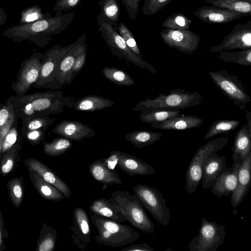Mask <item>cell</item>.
Here are the masks:
<instances>
[{
    "mask_svg": "<svg viewBox=\"0 0 251 251\" xmlns=\"http://www.w3.org/2000/svg\"><path fill=\"white\" fill-rule=\"evenodd\" d=\"M63 95L60 91H48L23 96L15 100V111L25 121L62 112L67 104Z\"/></svg>",
    "mask_w": 251,
    "mask_h": 251,
    "instance_id": "1",
    "label": "cell"
},
{
    "mask_svg": "<svg viewBox=\"0 0 251 251\" xmlns=\"http://www.w3.org/2000/svg\"><path fill=\"white\" fill-rule=\"evenodd\" d=\"M90 220L97 229L94 239L99 244L117 248L133 243L140 236L130 226L108 218L93 214Z\"/></svg>",
    "mask_w": 251,
    "mask_h": 251,
    "instance_id": "2",
    "label": "cell"
},
{
    "mask_svg": "<svg viewBox=\"0 0 251 251\" xmlns=\"http://www.w3.org/2000/svg\"><path fill=\"white\" fill-rule=\"evenodd\" d=\"M110 200L112 205L132 226L148 234H152L154 231V224L135 194L131 195L126 191L116 190L112 193Z\"/></svg>",
    "mask_w": 251,
    "mask_h": 251,
    "instance_id": "3",
    "label": "cell"
},
{
    "mask_svg": "<svg viewBox=\"0 0 251 251\" xmlns=\"http://www.w3.org/2000/svg\"><path fill=\"white\" fill-rule=\"evenodd\" d=\"M204 97L199 92H190L178 88L164 95L159 93L154 99L148 97L146 100L139 101L133 109L139 112L147 109H164L179 110L197 106L204 101Z\"/></svg>",
    "mask_w": 251,
    "mask_h": 251,
    "instance_id": "4",
    "label": "cell"
},
{
    "mask_svg": "<svg viewBox=\"0 0 251 251\" xmlns=\"http://www.w3.org/2000/svg\"><path fill=\"white\" fill-rule=\"evenodd\" d=\"M226 137L222 136L208 141L197 150L192 158L186 174V189L191 195L196 191L202 177L204 163L212 153L222 150L228 143Z\"/></svg>",
    "mask_w": 251,
    "mask_h": 251,
    "instance_id": "5",
    "label": "cell"
},
{
    "mask_svg": "<svg viewBox=\"0 0 251 251\" xmlns=\"http://www.w3.org/2000/svg\"><path fill=\"white\" fill-rule=\"evenodd\" d=\"M133 190L154 219L160 225L167 226L171 219L170 210L162 194L154 188L141 184H136Z\"/></svg>",
    "mask_w": 251,
    "mask_h": 251,
    "instance_id": "6",
    "label": "cell"
},
{
    "mask_svg": "<svg viewBox=\"0 0 251 251\" xmlns=\"http://www.w3.org/2000/svg\"><path fill=\"white\" fill-rule=\"evenodd\" d=\"M208 74L218 89L232 100L240 110L247 107V104L251 100L236 75H230L224 70L209 71Z\"/></svg>",
    "mask_w": 251,
    "mask_h": 251,
    "instance_id": "7",
    "label": "cell"
},
{
    "mask_svg": "<svg viewBox=\"0 0 251 251\" xmlns=\"http://www.w3.org/2000/svg\"><path fill=\"white\" fill-rule=\"evenodd\" d=\"M225 227L202 218L198 234L188 246L190 251H216L224 241Z\"/></svg>",
    "mask_w": 251,
    "mask_h": 251,
    "instance_id": "8",
    "label": "cell"
},
{
    "mask_svg": "<svg viewBox=\"0 0 251 251\" xmlns=\"http://www.w3.org/2000/svg\"><path fill=\"white\" fill-rule=\"evenodd\" d=\"M101 31L102 35L113 55L117 56L119 59H125L135 66L147 69L151 73L156 72L151 64L138 57L129 49L123 38L111 25L103 23Z\"/></svg>",
    "mask_w": 251,
    "mask_h": 251,
    "instance_id": "9",
    "label": "cell"
},
{
    "mask_svg": "<svg viewBox=\"0 0 251 251\" xmlns=\"http://www.w3.org/2000/svg\"><path fill=\"white\" fill-rule=\"evenodd\" d=\"M160 35L167 46L187 54H192L200 41V36L189 29L165 28L160 32Z\"/></svg>",
    "mask_w": 251,
    "mask_h": 251,
    "instance_id": "10",
    "label": "cell"
},
{
    "mask_svg": "<svg viewBox=\"0 0 251 251\" xmlns=\"http://www.w3.org/2000/svg\"><path fill=\"white\" fill-rule=\"evenodd\" d=\"M86 47L87 45L85 43L84 35L71 44L70 49L60 60L56 76L44 87L59 89L64 85L70 84L71 72L75 60Z\"/></svg>",
    "mask_w": 251,
    "mask_h": 251,
    "instance_id": "11",
    "label": "cell"
},
{
    "mask_svg": "<svg viewBox=\"0 0 251 251\" xmlns=\"http://www.w3.org/2000/svg\"><path fill=\"white\" fill-rule=\"evenodd\" d=\"M249 49H251V20L237 23L220 44L211 47L210 50L212 52H218Z\"/></svg>",
    "mask_w": 251,
    "mask_h": 251,
    "instance_id": "12",
    "label": "cell"
},
{
    "mask_svg": "<svg viewBox=\"0 0 251 251\" xmlns=\"http://www.w3.org/2000/svg\"><path fill=\"white\" fill-rule=\"evenodd\" d=\"M70 47L71 45L65 47L57 45L45 52L42 59L40 75L35 82L37 85L44 87L53 80L57 74L60 60Z\"/></svg>",
    "mask_w": 251,
    "mask_h": 251,
    "instance_id": "13",
    "label": "cell"
},
{
    "mask_svg": "<svg viewBox=\"0 0 251 251\" xmlns=\"http://www.w3.org/2000/svg\"><path fill=\"white\" fill-rule=\"evenodd\" d=\"M232 156L233 162L231 167L226 168L210 187L212 193L218 198L229 196L236 187L238 173L242 159L238 154L232 153Z\"/></svg>",
    "mask_w": 251,
    "mask_h": 251,
    "instance_id": "14",
    "label": "cell"
},
{
    "mask_svg": "<svg viewBox=\"0 0 251 251\" xmlns=\"http://www.w3.org/2000/svg\"><path fill=\"white\" fill-rule=\"evenodd\" d=\"M89 216L85 210L77 207L73 212V220L70 230L73 244L83 251L91 241V229Z\"/></svg>",
    "mask_w": 251,
    "mask_h": 251,
    "instance_id": "15",
    "label": "cell"
},
{
    "mask_svg": "<svg viewBox=\"0 0 251 251\" xmlns=\"http://www.w3.org/2000/svg\"><path fill=\"white\" fill-rule=\"evenodd\" d=\"M43 55L39 54L25 61L22 64L13 88L18 94H24L40 75Z\"/></svg>",
    "mask_w": 251,
    "mask_h": 251,
    "instance_id": "16",
    "label": "cell"
},
{
    "mask_svg": "<svg viewBox=\"0 0 251 251\" xmlns=\"http://www.w3.org/2000/svg\"><path fill=\"white\" fill-rule=\"evenodd\" d=\"M251 152L242 159L237 176V185L231 193V205L236 208L244 200L251 186Z\"/></svg>",
    "mask_w": 251,
    "mask_h": 251,
    "instance_id": "17",
    "label": "cell"
},
{
    "mask_svg": "<svg viewBox=\"0 0 251 251\" xmlns=\"http://www.w3.org/2000/svg\"><path fill=\"white\" fill-rule=\"evenodd\" d=\"M201 21L209 24H226L237 20L245 14L215 6H203L193 12Z\"/></svg>",
    "mask_w": 251,
    "mask_h": 251,
    "instance_id": "18",
    "label": "cell"
},
{
    "mask_svg": "<svg viewBox=\"0 0 251 251\" xmlns=\"http://www.w3.org/2000/svg\"><path fill=\"white\" fill-rule=\"evenodd\" d=\"M52 132L71 141H76L95 135L94 130L90 126L80 122L71 120L61 121L55 125Z\"/></svg>",
    "mask_w": 251,
    "mask_h": 251,
    "instance_id": "19",
    "label": "cell"
},
{
    "mask_svg": "<svg viewBox=\"0 0 251 251\" xmlns=\"http://www.w3.org/2000/svg\"><path fill=\"white\" fill-rule=\"evenodd\" d=\"M24 165L27 169L35 171L45 180L56 187L65 198L70 197L71 191L68 185L45 164L37 159L30 157L25 159Z\"/></svg>",
    "mask_w": 251,
    "mask_h": 251,
    "instance_id": "20",
    "label": "cell"
},
{
    "mask_svg": "<svg viewBox=\"0 0 251 251\" xmlns=\"http://www.w3.org/2000/svg\"><path fill=\"white\" fill-rule=\"evenodd\" d=\"M226 168L225 156H220L213 152L206 159L202 171V186L204 189L210 188L215 180Z\"/></svg>",
    "mask_w": 251,
    "mask_h": 251,
    "instance_id": "21",
    "label": "cell"
},
{
    "mask_svg": "<svg viewBox=\"0 0 251 251\" xmlns=\"http://www.w3.org/2000/svg\"><path fill=\"white\" fill-rule=\"evenodd\" d=\"M117 166L129 176H148L153 174L155 170L145 161L129 153L119 151Z\"/></svg>",
    "mask_w": 251,
    "mask_h": 251,
    "instance_id": "22",
    "label": "cell"
},
{
    "mask_svg": "<svg viewBox=\"0 0 251 251\" xmlns=\"http://www.w3.org/2000/svg\"><path fill=\"white\" fill-rule=\"evenodd\" d=\"M203 120L196 115H179L161 122L151 124L152 128L164 130H186L200 126Z\"/></svg>",
    "mask_w": 251,
    "mask_h": 251,
    "instance_id": "23",
    "label": "cell"
},
{
    "mask_svg": "<svg viewBox=\"0 0 251 251\" xmlns=\"http://www.w3.org/2000/svg\"><path fill=\"white\" fill-rule=\"evenodd\" d=\"M27 170L31 183L42 197L54 201H60L64 198L63 194L56 187L45 180L35 171Z\"/></svg>",
    "mask_w": 251,
    "mask_h": 251,
    "instance_id": "24",
    "label": "cell"
},
{
    "mask_svg": "<svg viewBox=\"0 0 251 251\" xmlns=\"http://www.w3.org/2000/svg\"><path fill=\"white\" fill-rule=\"evenodd\" d=\"M89 172L97 181L106 185L122 184V181L115 171L111 170L105 164L102 159H97L89 167Z\"/></svg>",
    "mask_w": 251,
    "mask_h": 251,
    "instance_id": "25",
    "label": "cell"
},
{
    "mask_svg": "<svg viewBox=\"0 0 251 251\" xmlns=\"http://www.w3.org/2000/svg\"><path fill=\"white\" fill-rule=\"evenodd\" d=\"M114 101L102 96L89 95L76 100L72 107L79 111L94 112L112 106Z\"/></svg>",
    "mask_w": 251,
    "mask_h": 251,
    "instance_id": "26",
    "label": "cell"
},
{
    "mask_svg": "<svg viewBox=\"0 0 251 251\" xmlns=\"http://www.w3.org/2000/svg\"><path fill=\"white\" fill-rule=\"evenodd\" d=\"M89 209L93 214L114 220L118 222L126 221L124 216L112 205L110 199L99 198L95 200L89 206Z\"/></svg>",
    "mask_w": 251,
    "mask_h": 251,
    "instance_id": "27",
    "label": "cell"
},
{
    "mask_svg": "<svg viewBox=\"0 0 251 251\" xmlns=\"http://www.w3.org/2000/svg\"><path fill=\"white\" fill-rule=\"evenodd\" d=\"M232 151L233 153L239 155L242 159L251 152V127L245 125L237 132Z\"/></svg>",
    "mask_w": 251,
    "mask_h": 251,
    "instance_id": "28",
    "label": "cell"
},
{
    "mask_svg": "<svg viewBox=\"0 0 251 251\" xmlns=\"http://www.w3.org/2000/svg\"><path fill=\"white\" fill-rule=\"evenodd\" d=\"M162 134L158 132L147 130H134L127 133L125 139L138 148L151 145L159 140Z\"/></svg>",
    "mask_w": 251,
    "mask_h": 251,
    "instance_id": "29",
    "label": "cell"
},
{
    "mask_svg": "<svg viewBox=\"0 0 251 251\" xmlns=\"http://www.w3.org/2000/svg\"><path fill=\"white\" fill-rule=\"evenodd\" d=\"M19 142L3 153L0 160V174L5 176L12 172L20 161L19 151L21 149Z\"/></svg>",
    "mask_w": 251,
    "mask_h": 251,
    "instance_id": "30",
    "label": "cell"
},
{
    "mask_svg": "<svg viewBox=\"0 0 251 251\" xmlns=\"http://www.w3.org/2000/svg\"><path fill=\"white\" fill-rule=\"evenodd\" d=\"M139 118L141 122L153 124L161 122L179 115V110L164 109H147L140 111Z\"/></svg>",
    "mask_w": 251,
    "mask_h": 251,
    "instance_id": "31",
    "label": "cell"
},
{
    "mask_svg": "<svg viewBox=\"0 0 251 251\" xmlns=\"http://www.w3.org/2000/svg\"><path fill=\"white\" fill-rule=\"evenodd\" d=\"M57 233L55 229L43 223L37 241L36 251H53L55 247Z\"/></svg>",
    "mask_w": 251,
    "mask_h": 251,
    "instance_id": "32",
    "label": "cell"
},
{
    "mask_svg": "<svg viewBox=\"0 0 251 251\" xmlns=\"http://www.w3.org/2000/svg\"><path fill=\"white\" fill-rule=\"evenodd\" d=\"M213 6L242 13L246 16L251 15V0H204Z\"/></svg>",
    "mask_w": 251,
    "mask_h": 251,
    "instance_id": "33",
    "label": "cell"
},
{
    "mask_svg": "<svg viewBox=\"0 0 251 251\" xmlns=\"http://www.w3.org/2000/svg\"><path fill=\"white\" fill-rule=\"evenodd\" d=\"M219 52L217 57L225 62L246 66L251 65V49L235 51L221 50Z\"/></svg>",
    "mask_w": 251,
    "mask_h": 251,
    "instance_id": "34",
    "label": "cell"
},
{
    "mask_svg": "<svg viewBox=\"0 0 251 251\" xmlns=\"http://www.w3.org/2000/svg\"><path fill=\"white\" fill-rule=\"evenodd\" d=\"M6 185L12 203L16 207H19L25 195L24 177L21 176L10 179Z\"/></svg>",
    "mask_w": 251,
    "mask_h": 251,
    "instance_id": "35",
    "label": "cell"
},
{
    "mask_svg": "<svg viewBox=\"0 0 251 251\" xmlns=\"http://www.w3.org/2000/svg\"><path fill=\"white\" fill-rule=\"evenodd\" d=\"M73 146L71 141L64 137L55 138L51 142L43 141V151L50 157L60 156Z\"/></svg>",
    "mask_w": 251,
    "mask_h": 251,
    "instance_id": "36",
    "label": "cell"
},
{
    "mask_svg": "<svg viewBox=\"0 0 251 251\" xmlns=\"http://www.w3.org/2000/svg\"><path fill=\"white\" fill-rule=\"evenodd\" d=\"M240 122L236 120H218L213 122L205 134L204 139L208 140L221 134H227L235 129Z\"/></svg>",
    "mask_w": 251,
    "mask_h": 251,
    "instance_id": "37",
    "label": "cell"
},
{
    "mask_svg": "<svg viewBox=\"0 0 251 251\" xmlns=\"http://www.w3.org/2000/svg\"><path fill=\"white\" fill-rule=\"evenodd\" d=\"M104 77L115 84L128 86L135 82L133 78L125 71L114 67H106L102 70Z\"/></svg>",
    "mask_w": 251,
    "mask_h": 251,
    "instance_id": "38",
    "label": "cell"
},
{
    "mask_svg": "<svg viewBox=\"0 0 251 251\" xmlns=\"http://www.w3.org/2000/svg\"><path fill=\"white\" fill-rule=\"evenodd\" d=\"M192 23V20L183 13L176 12L168 16L162 23L161 26L172 29H188Z\"/></svg>",
    "mask_w": 251,
    "mask_h": 251,
    "instance_id": "39",
    "label": "cell"
},
{
    "mask_svg": "<svg viewBox=\"0 0 251 251\" xmlns=\"http://www.w3.org/2000/svg\"><path fill=\"white\" fill-rule=\"evenodd\" d=\"M54 120V118H50L48 116H37L30 118L25 120L26 122L25 131L38 129L46 130Z\"/></svg>",
    "mask_w": 251,
    "mask_h": 251,
    "instance_id": "40",
    "label": "cell"
},
{
    "mask_svg": "<svg viewBox=\"0 0 251 251\" xmlns=\"http://www.w3.org/2000/svg\"><path fill=\"white\" fill-rule=\"evenodd\" d=\"M117 29L129 49L138 57L142 58V55L136 40L126 25L124 23H120L117 26Z\"/></svg>",
    "mask_w": 251,
    "mask_h": 251,
    "instance_id": "41",
    "label": "cell"
},
{
    "mask_svg": "<svg viewBox=\"0 0 251 251\" xmlns=\"http://www.w3.org/2000/svg\"><path fill=\"white\" fill-rule=\"evenodd\" d=\"M116 0H104L102 11L103 15L110 21L116 22L120 14V8Z\"/></svg>",
    "mask_w": 251,
    "mask_h": 251,
    "instance_id": "42",
    "label": "cell"
},
{
    "mask_svg": "<svg viewBox=\"0 0 251 251\" xmlns=\"http://www.w3.org/2000/svg\"><path fill=\"white\" fill-rule=\"evenodd\" d=\"M173 0H145L142 9L143 13L151 16L163 8Z\"/></svg>",
    "mask_w": 251,
    "mask_h": 251,
    "instance_id": "43",
    "label": "cell"
},
{
    "mask_svg": "<svg viewBox=\"0 0 251 251\" xmlns=\"http://www.w3.org/2000/svg\"><path fill=\"white\" fill-rule=\"evenodd\" d=\"M18 136L16 128L15 127H11L3 140L1 153H4L15 144L21 142V138Z\"/></svg>",
    "mask_w": 251,
    "mask_h": 251,
    "instance_id": "44",
    "label": "cell"
},
{
    "mask_svg": "<svg viewBox=\"0 0 251 251\" xmlns=\"http://www.w3.org/2000/svg\"><path fill=\"white\" fill-rule=\"evenodd\" d=\"M87 53V48L76 56L74 63L70 79V83L72 82L75 76L81 71L85 65Z\"/></svg>",
    "mask_w": 251,
    "mask_h": 251,
    "instance_id": "45",
    "label": "cell"
},
{
    "mask_svg": "<svg viewBox=\"0 0 251 251\" xmlns=\"http://www.w3.org/2000/svg\"><path fill=\"white\" fill-rule=\"evenodd\" d=\"M45 131L42 129L27 131L24 132L23 135L30 144L36 145L44 141Z\"/></svg>",
    "mask_w": 251,
    "mask_h": 251,
    "instance_id": "46",
    "label": "cell"
},
{
    "mask_svg": "<svg viewBox=\"0 0 251 251\" xmlns=\"http://www.w3.org/2000/svg\"><path fill=\"white\" fill-rule=\"evenodd\" d=\"M140 0H122L123 3L126 7L128 16L132 20H134L137 16Z\"/></svg>",
    "mask_w": 251,
    "mask_h": 251,
    "instance_id": "47",
    "label": "cell"
},
{
    "mask_svg": "<svg viewBox=\"0 0 251 251\" xmlns=\"http://www.w3.org/2000/svg\"><path fill=\"white\" fill-rule=\"evenodd\" d=\"M119 151H112L108 157L102 159L106 166L111 170H115L119 160Z\"/></svg>",
    "mask_w": 251,
    "mask_h": 251,
    "instance_id": "48",
    "label": "cell"
},
{
    "mask_svg": "<svg viewBox=\"0 0 251 251\" xmlns=\"http://www.w3.org/2000/svg\"><path fill=\"white\" fill-rule=\"evenodd\" d=\"M8 233L4 223L2 212L0 209V251H3L5 249L4 239H7Z\"/></svg>",
    "mask_w": 251,
    "mask_h": 251,
    "instance_id": "49",
    "label": "cell"
},
{
    "mask_svg": "<svg viewBox=\"0 0 251 251\" xmlns=\"http://www.w3.org/2000/svg\"><path fill=\"white\" fill-rule=\"evenodd\" d=\"M80 0H58L56 7L59 10H69L75 7Z\"/></svg>",
    "mask_w": 251,
    "mask_h": 251,
    "instance_id": "50",
    "label": "cell"
},
{
    "mask_svg": "<svg viewBox=\"0 0 251 251\" xmlns=\"http://www.w3.org/2000/svg\"><path fill=\"white\" fill-rule=\"evenodd\" d=\"M121 251H154L147 243H143L125 247Z\"/></svg>",
    "mask_w": 251,
    "mask_h": 251,
    "instance_id": "51",
    "label": "cell"
},
{
    "mask_svg": "<svg viewBox=\"0 0 251 251\" xmlns=\"http://www.w3.org/2000/svg\"><path fill=\"white\" fill-rule=\"evenodd\" d=\"M14 116L13 113L10 114L5 108L0 109V128L4 126Z\"/></svg>",
    "mask_w": 251,
    "mask_h": 251,
    "instance_id": "52",
    "label": "cell"
},
{
    "mask_svg": "<svg viewBox=\"0 0 251 251\" xmlns=\"http://www.w3.org/2000/svg\"><path fill=\"white\" fill-rule=\"evenodd\" d=\"M41 17V14L38 12H33L27 14L25 17V21L30 22L38 20Z\"/></svg>",
    "mask_w": 251,
    "mask_h": 251,
    "instance_id": "53",
    "label": "cell"
},
{
    "mask_svg": "<svg viewBox=\"0 0 251 251\" xmlns=\"http://www.w3.org/2000/svg\"><path fill=\"white\" fill-rule=\"evenodd\" d=\"M246 116L247 118V125L251 127V112L250 111H247L246 112Z\"/></svg>",
    "mask_w": 251,
    "mask_h": 251,
    "instance_id": "54",
    "label": "cell"
},
{
    "mask_svg": "<svg viewBox=\"0 0 251 251\" xmlns=\"http://www.w3.org/2000/svg\"><path fill=\"white\" fill-rule=\"evenodd\" d=\"M3 140L0 138V155L1 151V147L2 144Z\"/></svg>",
    "mask_w": 251,
    "mask_h": 251,
    "instance_id": "55",
    "label": "cell"
}]
</instances>
